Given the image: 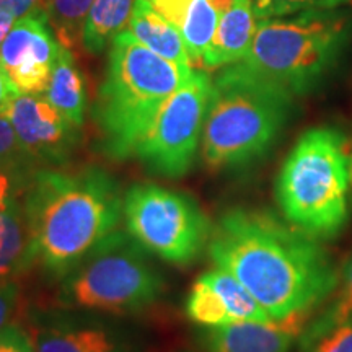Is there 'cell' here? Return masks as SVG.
<instances>
[{
    "label": "cell",
    "instance_id": "44dd1931",
    "mask_svg": "<svg viewBox=\"0 0 352 352\" xmlns=\"http://www.w3.org/2000/svg\"><path fill=\"white\" fill-rule=\"evenodd\" d=\"M333 294V298L321 310V314L305 324L298 340H310L352 318V254L342 266L340 280Z\"/></svg>",
    "mask_w": 352,
    "mask_h": 352
},
{
    "label": "cell",
    "instance_id": "603a6c76",
    "mask_svg": "<svg viewBox=\"0 0 352 352\" xmlns=\"http://www.w3.org/2000/svg\"><path fill=\"white\" fill-rule=\"evenodd\" d=\"M352 3V0H252L256 20L280 19L305 12H324Z\"/></svg>",
    "mask_w": 352,
    "mask_h": 352
},
{
    "label": "cell",
    "instance_id": "52a82bcc",
    "mask_svg": "<svg viewBox=\"0 0 352 352\" xmlns=\"http://www.w3.org/2000/svg\"><path fill=\"white\" fill-rule=\"evenodd\" d=\"M342 32V20L324 12L259 20L252 47L240 64L290 94H308L336 60Z\"/></svg>",
    "mask_w": 352,
    "mask_h": 352
},
{
    "label": "cell",
    "instance_id": "2e32d148",
    "mask_svg": "<svg viewBox=\"0 0 352 352\" xmlns=\"http://www.w3.org/2000/svg\"><path fill=\"white\" fill-rule=\"evenodd\" d=\"M256 28L258 20L252 0H233L232 6L220 15L217 32L202 65L217 69L243 60L252 47Z\"/></svg>",
    "mask_w": 352,
    "mask_h": 352
},
{
    "label": "cell",
    "instance_id": "5b68a950",
    "mask_svg": "<svg viewBox=\"0 0 352 352\" xmlns=\"http://www.w3.org/2000/svg\"><path fill=\"white\" fill-rule=\"evenodd\" d=\"M351 151L333 127H311L298 138L276 179L284 219L318 240H333L349 219Z\"/></svg>",
    "mask_w": 352,
    "mask_h": 352
},
{
    "label": "cell",
    "instance_id": "484cf974",
    "mask_svg": "<svg viewBox=\"0 0 352 352\" xmlns=\"http://www.w3.org/2000/svg\"><path fill=\"white\" fill-rule=\"evenodd\" d=\"M0 164L23 168H41L25 151L12 122L6 116H0Z\"/></svg>",
    "mask_w": 352,
    "mask_h": 352
},
{
    "label": "cell",
    "instance_id": "cb8c5ba5",
    "mask_svg": "<svg viewBox=\"0 0 352 352\" xmlns=\"http://www.w3.org/2000/svg\"><path fill=\"white\" fill-rule=\"evenodd\" d=\"M38 170L0 164V210L10 209L23 201Z\"/></svg>",
    "mask_w": 352,
    "mask_h": 352
},
{
    "label": "cell",
    "instance_id": "d6986e66",
    "mask_svg": "<svg viewBox=\"0 0 352 352\" xmlns=\"http://www.w3.org/2000/svg\"><path fill=\"white\" fill-rule=\"evenodd\" d=\"M34 264L23 201L0 210V279H15Z\"/></svg>",
    "mask_w": 352,
    "mask_h": 352
},
{
    "label": "cell",
    "instance_id": "8992f818",
    "mask_svg": "<svg viewBox=\"0 0 352 352\" xmlns=\"http://www.w3.org/2000/svg\"><path fill=\"white\" fill-rule=\"evenodd\" d=\"M151 256L129 233L116 228L59 279L57 305L95 314H132L151 307L165 289Z\"/></svg>",
    "mask_w": 352,
    "mask_h": 352
},
{
    "label": "cell",
    "instance_id": "4316f807",
    "mask_svg": "<svg viewBox=\"0 0 352 352\" xmlns=\"http://www.w3.org/2000/svg\"><path fill=\"white\" fill-rule=\"evenodd\" d=\"M20 300V287L15 279H0V329L12 324Z\"/></svg>",
    "mask_w": 352,
    "mask_h": 352
},
{
    "label": "cell",
    "instance_id": "8fae6325",
    "mask_svg": "<svg viewBox=\"0 0 352 352\" xmlns=\"http://www.w3.org/2000/svg\"><path fill=\"white\" fill-rule=\"evenodd\" d=\"M16 138L41 168H63L77 148L80 134L44 95L19 94L7 109Z\"/></svg>",
    "mask_w": 352,
    "mask_h": 352
},
{
    "label": "cell",
    "instance_id": "277c9868",
    "mask_svg": "<svg viewBox=\"0 0 352 352\" xmlns=\"http://www.w3.org/2000/svg\"><path fill=\"white\" fill-rule=\"evenodd\" d=\"M294 94L246 70L227 65L212 82L202 160L212 170H236L261 160L287 124Z\"/></svg>",
    "mask_w": 352,
    "mask_h": 352
},
{
    "label": "cell",
    "instance_id": "4fadbf2b",
    "mask_svg": "<svg viewBox=\"0 0 352 352\" xmlns=\"http://www.w3.org/2000/svg\"><path fill=\"white\" fill-rule=\"evenodd\" d=\"M186 315L204 328L235 321L272 320L245 285L220 267L197 277L188 296Z\"/></svg>",
    "mask_w": 352,
    "mask_h": 352
},
{
    "label": "cell",
    "instance_id": "f1b7e54d",
    "mask_svg": "<svg viewBox=\"0 0 352 352\" xmlns=\"http://www.w3.org/2000/svg\"><path fill=\"white\" fill-rule=\"evenodd\" d=\"M0 12L10 13L15 20L25 16H46V0H0Z\"/></svg>",
    "mask_w": 352,
    "mask_h": 352
},
{
    "label": "cell",
    "instance_id": "ba28073f",
    "mask_svg": "<svg viewBox=\"0 0 352 352\" xmlns=\"http://www.w3.org/2000/svg\"><path fill=\"white\" fill-rule=\"evenodd\" d=\"M126 232L152 256L171 264L192 263L208 248L212 226L191 196L153 183L124 192Z\"/></svg>",
    "mask_w": 352,
    "mask_h": 352
},
{
    "label": "cell",
    "instance_id": "d4e9b609",
    "mask_svg": "<svg viewBox=\"0 0 352 352\" xmlns=\"http://www.w3.org/2000/svg\"><path fill=\"white\" fill-rule=\"evenodd\" d=\"M298 349L300 352H352V318L310 340H298Z\"/></svg>",
    "mask_w": 352,
    "mask_h": 352
},
{
    "label": "cell",
    "instance_id": "9c48e42d",
    "mask_svg": "<svg viewBox=\"0 0 352 352\" xmlns=\"http://www.w3.org/2000/svg\"><path fill=\"white\" fill-rule=\"evenodd\" d=\"M212 80L202 70H192L158 111L135 148L145 168L162 178L178 179L191 170L202 140Z\"/></svg>",
    "mask_w": 352,
    "mask_h": 352
},
{
    "label": "cell",
    "instance_id": "3957f363",
    "mask_svg": "<svg viewBox=\"0 0 352 352\" xmlns=\"http://www.w3.org/2000/svg\"><path fill=\"white\" fill-rule=\"evenodd\" d=\"M191 74L192 67L164 59L131 32L116 34L94 108L101 152L114 160L134 157L165 101Z\"/></svg>",
    "mask_w": 352,
    "mask_h": 352
},
{
    "label": "cell",
    "instance_id": "e0dca14e",
    "mask_svg": "<svg viewBox=\"0 0 352 352\" xmlns=\"http://www.w3.org/2000/svg\"><path fill=\"white\" fill-rule=\"evenodd\" d=\"M129 32L144 46L176 65L192 67L186 44L175 25L153 10L147 0H135L129 20Z\"/></svg>",
    "mask_w": 352,
    "mask_h": 352
},
{
    "label": "cell",
    "instance_id": "9a60e30c",
    "mask_svg": "<svg viewBox=\"0 0 352 352\" xmlns=\"http://www.w3.org/2000/svg\"><path fill=\"white\" fill-rule=\"evenodd\" d=\"M179 30L192 64H202L217 32L220 12L212 0H147Z\"/></svg>",
    "mask_w": 352,
    "mask_h": 352
},
{
    "label": "cell",
    "instance_id": "f546056e",
    "mask_svg": "<svg viewBox=\"0 0 352 352\" xmlns=\"http://www.w3.org/2000/svg\"><path fill=\"white\" fill-rule=\"evenodd\" d=\"M16 95H19V90L13 85L7 76L6 69L0 64V116H6L8 107H10V103Z\"/></svg>",
    "mask_w": 352,
    "mask_h": 352
},
{
    "label": "cell",
    "instance_id": "30bf717a",
    "mask_svg": "<svg viewBox=\"0 0 352 352\" xmlns=\"http://www.w3.org/2000/svg\"><path fill=\"white\" fill-rule=\"evenodd\" d=\"M33 352H134L129 334L95 311L47 310L28 316Z\"/></svg>",
    "mask_w": 352,
    "mask_h": 352
},
{
    "label": "cell",
    "instance_id": "4dcf8cb0",
    "mask_svg": "<svg viewBox=\"0 0 352 352\" xmlns=\"http://www.w3.org/2000/svg\"><path fill=\"white\" fill-rule=\"evenodd\" d=\"M15 19L10 15V13L6 12H0V47H2L3 41H6L8 33L12 32L13 25H15Z\"/></svg>",
    "mask_w": 352,
    "mask_h": 352
},
{
    "label": "cell",
    "instance_id": "7a4b0ae2",
    "mask_svg": "<svg viewBox=\"0 0 352 352\" xmlns=\"http://www.w3.org/2000/svg\"><path fill=\"white\" fill-rule=\"evenodd\" d=\"M120 183L100 166L39 168L23 197L34 264L63 279L122 217Z\"/></svg>",
    "mask_w": 352,
    "mask_h": 352
},
{
    "label": "cell",
    "instance_id": "1f68e13d",
    "mask_svg": "<svg viewBox=\"0 0 352 352\" xmlns=\"http://www.w3.org/2000/svg\"><path fill=\"white\" fill-rule=\"evenodd\" d=\"M351 196H352V145H351Z\"/></svg>",
    "mask_w": 352,
    "mask_h": 352
},
{
    "label": "cell",
    "instance_id": "ac0fdd59",
    "mask_svg": "<svg viewBox=\"0 0 352 352\" xmlns=\"http://www.w3.org/2000/svg\"><path fill=\"white\" fill-rule=\"evenodd\" d=\"M47 101L67 120L80 127L87 107L85 80L74 59L72 51L60 44L59 56L52 69L51 80L43 94Z\"/></svg>",
    "mask_w": 352,
    "mask_h": 352
},
{
    "label": "cell",
    "instance_id": "83f0119b",
    "mask_svg": "<svg viewBox=\"0 0 352 352\" xmlns=\"http://www.w3.org/2000/svg\"><path fill=\"white\" fill-rule=\"evenodd\" d=\"M0 352H33L26 329L13 323L0 329Z\"/></svg>",
    "mask_w": 352,
    "mask_h": 352
},
{
    "label": "cell",
    "instance_id": "5bb4252c",
    "mask_svg": "<svg viewBox=\"0 0 352 352\" xmlns=\"http://www.w3.org/2000/svg\"><path fill=\"white\" fill-rule=\"evenodd\" d=\"M308 314L270 321H235L204 328L201 342L208 352H290L305 328Z\"/></svg>",
    "mask_w": 352,
    "mask_h": 352
},
{
    "label": "cell",
    "instance_id": "7402d4cb",
    "mask_svg": "<svg viewBox=\"0 0 352 352\" xmlns=\"http://www.w3.org/2000/svg\"><path fill=\"white\" fill-rule=\"evenodd\" d=\"M95 0H46L47 23L67 50L82 43V32Z\"/></svg>",
    "mask_w": 352,
    "mask_h": 352
},
{
    "label": "cell",
    "instance_id": "7c38bea8",
    "mask_svg": "<svg viewBox=\"0 0 352 352\" xmlns=\"http://www.w3.org/2000/svg\"><path fill=\"white\" fill-rule=\"evenodd\" d=\"M44 16H25L15 21L0 47V64L19 94L43 95L51 80L60 51Z\"/></svg>",
    "mask_w": 352,
    "mask_h": 352
},
{
    "label": "cell",
    "instance_id": "6da1fadb",
    "mask_svg": "<svg viewBox=\"0 0 352 352\" xmlns=\"http://www.w3.org/2000/svg\"><path fill=\"white\" fill-rule=\"evenodd\" d=\"M208 252L215 267L236 277L272 320L310 314L340 280L321 240L270 209H228L212 226Z\"/></svg>",
    "mask_w": 352,
    "mask_h": 352
},
{
    "label": "cell",
    "instance_id": "ffe728a7",
    "mask_svg": "<svg viewBox=\"0 0 352 352\" xmlns=\"http://www.w3.org/2000/svg\"><path fill=\"white\" fill-rule=\"evenodd\" d=\"M135 0H95L82 32V46L91 54L107 47L126 23H129Z\"/></svg>",
    "mask_w": 352,
    "mask_h": 352
}]
</instances>
